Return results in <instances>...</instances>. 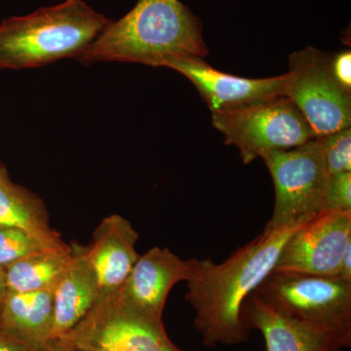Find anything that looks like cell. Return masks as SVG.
<instances>
[{
  "label": "cell",
  "instance_id": "6da1fadb",
  "mask_svg": "<svg viewBox=\"0 0 351 351\" xmlns=\"http://www.w3.org/2000/svg\"><path fill=\"white\" fill-rule=\"evenodd\" d=\"M299 226L265 228L221 263L193 258L186 281V300L195 311V329L205 346H235L248 341L250 329L242 318L245 302L271 274L284 244Z\"/></svg>",
  "mask_w": 351,
  "mask_h": 351
},
{
  "label": "cell",
  "instance_id": "7a4b0ae2",
  "mask_svg": "<svg viewBox=\"0 0 351 351\" xmlns=\"http://www.w3.org/2000/svg\"><path fill=\"white\" fill-rule=\"evenodd\" d=\"M208 53L199 18L180 0H138L76 59L84 64L127 62L162 66L176 58L204 59Z\"/></svg>",
  "mask_w": 351,
  "mask_h": 351
},
{
  "label": "cell",
  "instance_id": "3957f363",
  "mask_svg": "<svg viewBox=\"0 0 351 351\" xmlns=\"http://www.w3.org/2000/svg\"><path fill=\"white\" fill-rule=\"evenodd\" d=\"M112 21L83 0H66L0 24V69L38 68L77 58Z\"/></svg>",
  "mask_w": 351,
  "mask_h": 351
},
{
  "label": "cell",
  "instance_id": "277c9868",
  "mask_svg": "<svg viewBox=\"0 0 351 351\" xmlns=\"http://www.w3.org/2000/svg\"><path fill=\"white\" fill-rule=\"evenodd\" d=\"M255 292L277 311L351 343V282L338 277L271 272Z\"/></svg>",
  "mask_w": 351,
  "mask_h": 351
},
{
  "label": "cell",
  "instance_id": "5b68a950",
  "mask_svg": "<svg viewBox=\"0 0 351 351\" xmlns=\"http://www.w3.org/2000/svg\"><path fill=\"white\" fill-rule=\"evenodd\" d=\"M82 351H182L157 317L133 306L119 291L99 298L61 339Z\"/></svg>",
  "mask_w": 351,
  "mask_h": 351
},
{
  "label": "cell",
  "instance_id": "8992f818",
  "mask_svg": "<svg viewBox=\"0 0 351 351\" xmlns=\"http://www.w3.org/2000/svg\"><path fill=\"white\" fill-rule=\"evenodd\" d=\"M274 189V214L265 228L280 230L304 225L325 211L328 173L323 137L287 151L272 152L262 158Z\"/></svg>",
  "mask_w": 351,
  "mask_h": 351
},
{
  "label": "cell",
  "instance_id": "52a82bcc",
  "mask_svg": "<svg viewBox=\"0 0 351 351\" xmlns=\"http://www.w3.org/2000/svg\"><path fill=\"white\" fill-rule=\"evenodd\" d=\"M212 124L226 145L239 149L245 164L316 138L301 110L285 96L233 112H212Z\"/></svg>",
  "mask_w": 351,
  "mask_h": 351
},
{
  "label": "cell",
  "instance_id": "ba28073f",
  "mask_svg": "<svg viewBox=\"0 0 351 351\" xmlns=\"http://www.w3.org/2000/svg\"><path fill=\"white\" fill-rule=\"evenodd\" d=\"M285 96L301 110L316 137L351 124V92L337 82L330 55L311 46L289 56Z\"/></svg>",
  "mask_w": 351,
  "mask_h": 351
},
{
  "label": "cell",
  "instance_id": "9c48e42d",
  "mask_svg": "<svg viewBox=\"0 0 351 351\" xmlns=\"http://www.w3.org/2000/svg\"><path fill=\"white\" fill-rule=\"evenodd\" d=\"M351 244V211L321 212L290 235L272 272L336 277Z\"/></svg>",
  "mask_w": 351,
  "mask_h": 351
},
{
  "label": "cell",
  "instance_id": "30bf717a",
  "mask_svg": "<svg viewBox=\"0 0 351 351\" xmlns=\"http://www.w3.org/2000/svg\"><path fill=\"white\" fill-rule=\"evenodd\" d=\"M162 66L191 80L211 112H233L285 96L289 78L288 73L267 78L228 75L196 57L176 58Z\"/></svg>",
  "mask_w": 351,
  "mask_h": 351
},
{
  "label": "cell",
  "instance_id": "8fae6325",
  "mask_svg": "<svg viewBox=\"0 0 351 351\" xmlns=\"http://www.w3.org/2000/svg\"><path fill=\"white\" fill-rule=\"evenodd\" d=\"M193 265V258L182 260L169 249L154 247L138 257L125 282L117 291L133 306L162 317L171 289L188 280Z\"/></svg>",
  "mask_w": 351,
  "mask_h": 351
},
{
  "label": "cell",
  "instance_id": "7c38bea8",
  "mask_svg": "<svg viewBox=\"0 0 351 351\" xmlns=\"http://www.w3.org/2000/svg\"><path fill=\"white\" fill-rule=\"evenodd\" d=\"M242 318L249 329L262 332L267 351H343L348 348L331 332L279 313L255 291L245 302Z\"/></svg>",
  "mask_w": 351,
  "mask_h": 351
},
{
  "label": "cell",
  "instance_id": "4fadbf2b",
  "mask_svg": "<svg viewBox=\"0 0 351 351\" xmlns=\"http://www.w3.org/2000/svg\"><path fill=\"white\" fill-rule=\"evenodd\" d=\"M138 239L128 219L110 215L95 230L92 243L83 248L96 274L101 297L117 292L125 282L140 257L136 251Z\"/></svg>",
  "mask_w": 351,
  "mask_h": 351
},
{
  "label": "cell",
  "instance_id": "5bb4252c",
  "mask_svg": "<svg viewBox=\"0 0 351 351\" xmlns=\"http://www.w3.org/2000/svg\"><path fill=\"white\" fill-rule=\"evenodd\" d=\"M100 297L96 274L82 247H73L68 267L53 291L52 341L68 334Z\"/></svg>",
  "mask_w": 351,
  "mask_h": 351
},
{
  "label": "cell",
  "instance_id": "9a60e30c",
  "mask_svg": "<svg viewBox=\"0 0 351 351\" xmlns=\"http://www.w3.org/2000/svg\"><path fill=\"white\" fill-rule=\"evenodd\" d=\"M53 318V291H6L0 309V330L9 336L43 351L52 341Z\"/></svg>",
  "mask_w": 351,
  "mask_h": 351
},
{
  "label": "cell",
  "instance_id": "2e32d148",
  "mask_svg": "<svg viewBox=\"0 0 351 351\" xmlns=\"http://www.w3.org/2000/svg\"><path fill=\"white\" fill-rule=\"evenodd\" d=\"M0 226L18 228L38 240L48 250L69 251L56 230L51 228L43 201L16 186L0 165Z\"/></svg>",
  "mask_w": 351,
  "mask_h": 351
},
{
  "label": "cell",
  "instance_id": "e0dca14e",
  "mask_svg": "<svg viewBox=\"0 0 351 351\" xmlns=\"http://www.w3.org/2000/svg\"><path fill=\"white\" fill-rule=\"evenodd\" d=\"M69 251L44 249L21 258L5 267L6 290L9 292L54 291L71 261Z\"/></svg>",
  "mask_w": 351,
  "mask_h": 351
},
{
  "label": "cell",
  "instance_id": "ac0fdd59",
  "mask_svg": "<svg viewBox=\"0 0 351 351\" xmlns=\"http://www.w3.org/2000/svg\"><path fill=\"white\" fill-rule=\"evenodd\" d=\"M38 240L23 230L0 226V267L8 265L32 254L44 250ZM48 250V249H47Z\"/></svg>",
  "mask_w": 351,
  "mask_h": 351
},
{
  "label": "cell",
  "instance_id": "d6986e66",
  "mask_svg": "<svg viewBox=\"0 0 351 351\" xmlns=\"http://www.w3.org/2000/svg\"><path fill=\"white\" fill-rule=\"evenodd\" d=\"M323 152L328 175L351 172V129L323 136Z\"/></svg>",
  "mask_w": 351,
  "mask_h": 351
},
{
  "label": "cell",
  "instance_id": "ffe728a7",
  "mask_svg": "<svg viewBox=\"0 0 351 351\" xmlns=\"http://www.w3.org/2000/svg\"><path fill=\"white\" fill-rule=\"evenodd\" d=\"M325 210L351 211V172L328 176L325 191Z\"/></svg>",
  "mask_w": 351,
  "mask_h": 351
},
{
  "label": "cell",
  "instance_id": "44dd1931",
  "mask_svg": "<svg viewBox=\"0 0 351 351\" xmlns=\"http://www.w3.org/2000/svg\"><path fill=\"white\" fill-rule=\"evenodd\" d=\"M330 63L332 75L337 82L346 91L351 92V52L341 51L335 55H330Z\"/></svg>",
  "mask_w": 351,
  "mask_h": 351
},
{
  "label": "cell",
  "instance_id": "7402d4cb",
  "mask_svg": "<svg viewBox=\"0 0 351 351\" xmlns=\"http://www.w3.org/2000/svg\"><path fill=\"white\" fill-rule=\"evenodd\" d=\"M0 351H36L0 330Z\"/></svg>",
  "mask_w": 351,
  "mask_h": 351
},
{
  "label": "cell",
  "instance_id": "603a6c76",
  "mask_svg": "<svg viewBox=\"0 0 351 351\" xmlns=\"http://www.w3.org/2000/svg\"><path fill=\"white\" fill-rule=\"evenodd\" d=\"M336 277L351 282V244L348 245L343 253Z\"/></svg>",
  "mask_w": 351,
  "mask_h": 351
},
{
  "label": "cell",
  "instance_id": "cb8c5ba5",
  "mask_svg": "<svg viewBox=\"0 0 351 351\" xmlns=\"http://www.w3.org/2000/svg\"><path fill=\"white\" fill-rule=\"evenodd\" d=\"M43 351H82L63 339H54Z\"/></svg>",
  "mask_w": 351,
  "mask_h": 351
},
{
  "label": "cell",
  "instance_id": "d4e9b609",
  "mask_svg": "<svg viewBox=\"0 0 351 351\" xmlns=\"http://www.w3.org/2000/svg\"><path fill=\"white\" fill-rule=\"evenodd\" d=\"M5 278H4V271H2L0 267V309H1L2 302L6 294Z\"/></svg>",
  "mask_w": 351,
  "mask_h": 351
}]
</instances>
